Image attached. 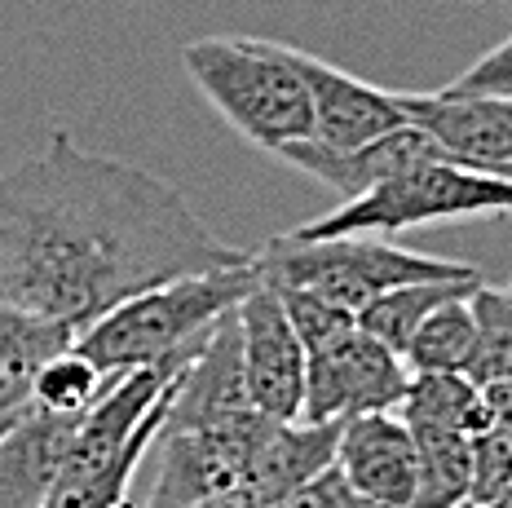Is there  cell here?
<instances>
[{"instance_id":"f1b7e54d","label":"cell","mask_w":512,"mask_h":508,"mask_svg":"<svg viewBox=\"0 0 512 508\" xmlns=\"http://www.w3.org/2000/svg\"><path fill=\"white\" fill-rule=\"evenodd\" d=\"M460 508H482V504H473V500H468V504H460Z\"/></svg>"},{"instance_id":"5b68a950","label":"cell","mask_w":512,"mask_h":508,"mask_svg":"<svg viewBox=\"0 0 512 508\" xmlns=\"http://www.w3.org/2000/svg\"><path fill=\"white\" fill-rule=\"evenodd\" d=\"M265 283H287V288H309L323 301L340 305L358 319L367 301L380 292L402 288V283H442V279H477V266L433 252L398 248L384 235H336V239H296L274 235L256 252Z\"/></svg>"},{"instance_id":"ba28073f","label":"cell","mask_w":512,"mask_h":508,"mask_svg":"<svg viewBox=\"0 0 512 508\" xmlns=\"http://www.w3.org/2000/svg\"><path fill=\"white\" fill-rule=\"evenodd\" d=\"M407 363L354 323L340 341L305 354V425H345L371 411H398L407 394Z\"/></svg>"},{"instance_id":"484cf974","label":"cell","mask_w":512,"mask_h":508,"mask_svg":"<svg viewBox=\"0 0 512 508\" xmlns=\"http://www.w3.org/2000/svg\"><path fill=\"white\" fill-rule=\"evenodd\" d=\"M446 89L460 93H490V98H512V31L495 49H486L473 67H464Z\"/></svg>"},{"instance_id":"603a6c76","label":"cell","mask_w":512,"mask_h":508,"mask_svg":"<svg viewBox=\"0 0 512 508\" xmlns=\"http://www.w3.org/2000/svg\"><path fill=\"white\" fill-rule=\"evenodd\" d=\"M270 288L279 292V301H283L287 319H292V327H296V336H301L305 354H314V349L340 341V336H345L349 327L358 323L349 310H340V305L323 301V296L309 292V288H287V283H270Z\"/></svg>"},{"instance_id":"52a82bcc","label":"cell","mask_w":512,"mask_h":508,"mask_svg":"<svg viewBox=\"0 0 512 508\" xmlns=\"http://www.w3.org/2000/svg\"><path fill=\"white\" fill-rule=\"evenodd\" d=\"M270 416L239 411L190 429H159L151 500L137 508H252V455L261 447Z\"/></svg>"},{"instance_id":"f546056e","label":"cell","mask_w":512,"mask_h":508,"mask_svg":"<svg viewBox=\"0 0 512 508\" xmlns=\"http://www.w3.org/2000/svg\"><path fill=\"white\" fill-rule=\"evenodd\" d=\"M504 296H508V301H512V283H508V288H504Z\"/></svg>"},{"instance_id":"9a60e30c","label":"cell","mask_w":512,"mask_h":508,"mask_svg":"<svg viewBox=\"0 0 512 508\" xmlns=\"http://www.w3.org/2000/svg\"><path fill=\"white\" fill-rule=\"evenodd\" d=\"M340 425H305V420H270L261 447L252 455L248 504L274 508L292 491H301L309 478L336 464Z\"/></svg>"},{"instance_id":"7402d4cb","label":"cell","mask_w":512,"mask_h":508,"mask_svg":"<svg viewBox=\"0 0 512 508\" xmlns=\"http://www.w3.org/2000/svg\"><path fill=\"white\" fill-rule=\"evenodd\" d=\"M468 310H473V332H477L468 380L490 385V380L512 376V301L504 296V288L477 283L473 296H468Z\"/></svg>"},{"instance_id":"4dcf8cb0","label":"cell","mask_w":512,"mask_h":508,"mask_svg":"<svg viewBox=\"0 0 512 508\" xmlns=\"http://www.w3.org/2000/svg\"><path fill=\"white\" fill-rule=\"evenodd\" d=\"M508 9H512V0H508Z\"/></svg>"},{"instance_id":"277c9868","label":"cell","mask_w":512,"mask_h":508,"mask_svg":"<svg viewBox=\"0 0 512 508\" xmlns=\"http://www.w3.org/2000/svg\"><path fill=\"white\" fill-rule=\"evenodd\" d=\"M181 67L243 142L274 155L309 137V84L296 49L261 36H204L181 49Z\"/></svg>"},{"instance_id":"d4e9b609","label":"cell","mask_w":512,"mask_h":508,"mask_svg":"<svg viewBox=\"0 0 512 508\" xmlns=\"http://www.w3.org/2000/svg\"><path fill=\"white\" fill-rule=\"evenodd\" d=\"M274 508H384V504H376L371 495H362L358 486L332 464V469H323L318 478H309L301 491H292Z\"/></svg>"},{"instance_id":"3957f363","label":"cell","mask_w":512,"mask_h":508,"mask_svg":"<svg viewBox=\"0 0 512 508\" xmlns=\"http://www.w3.org/2000/svg\"><path fill=\"white\" fill-rule=\"evenodd\" d=\"M177 380L181 372L173 367L115 376L106 394L80 416L71 451L40 508H133L128 486L164 429Z\"/></svg>"},{"instance_id":"d6986e66","label":"cell","mask_w":512,"mask_h":508,"mask_svg":"<svg viewBox=\"0 0 512 508\" xmlns=\"http://www.w3.org/2000/svg\"><path fill=\"white\" fill-rule=\"evenodd\" d=\"M468 296L437 305L429 319L415 327V336L407 341V354H402V363H407L411 376H468L473 349H477Z\"/></svg>"},{"instance_id":"6da1fadb","label":"cell","mask_w":512,"mask_h":508,"mask_svg":"<svg viewBox=\"0 0 512 508\" xmlns=\"http://www.w3.org/2000/svg\"><path fill=\"white\" fill-rule=\"evenodd\" d=\"M252 257L212 235L164 177L84 151L62 129L36 160L0 173V305L71 336L128 296Z\"/></svg>"},{"instance_id":"cb8c5ba5","label":"cell","mask_w":512,"mask_h":508,"mask_svg":"<svg viewBox=\"0 0 512 508\" xmlns=\"http://www.w3.org/2000/svg\"><path fill=\"white\" fill-rule=\"evenodd\" d=\"M468 455H473V464H468V500L495 508L499 495L512 482V429H499V425L482 429Z\"/></svg>"},{"instance_id":"4fadbf2b","label":"cell","mask_w":512,"mask_h":508,"mask_svg":"<svg viewBox=\"0 0 512 508\" xmlns=\"http://www.w3.org/2000/svg\"><path fill=\"white\" fill-rule=\"evenodd\" d=\"M274 155H279L283 164H292L296 173L323 182L332 195H340V204H349V199L376 190L384 177H393L398 168H407L415 160H429V155H442V151H437L415 124H402V129L384 133L367 146H354V151H323V146H314L301 137V142L279 146Z\"/></svg>"},{"instance_id":"ffe728a7","label":"cell","mask_w":512,"mask_h":508,"mask_svg":"<svg viewBox=\"0 0 512 508\" xmlns=\"http://www.w3.org/2000/svg\"><path fill=\"white\" fill-rule=\"evenodd\" d=\"M415 438V500L411 508H460L468 504V464L473 438L446 429H411Z\"/></svg>"},{"instance_id":"2e32d148","label":"cell","mask_w":512,"mask_h":508,"mask_svg":"<svg viewBox=\"0 0 512 508\" xmlns=\"http://www.w3.org/2000/svg\"><path fill=\"white\" fill-rule=\"evenodd\" d=\"M67 345H76V336L62 332L58 323L0 305V433L27 411L36 372Z\"/></svg>"},{"instance_id":"4316f807","label":"cell","mask_w":512,"mask_h":508,"mask_svg":"<svg viewBox=\"0 0 512 508\" xmlns=\"http://www.w3.org/2000/svg\"><path fill=\"white\" fill-rule=\"evenodd\" d=\"M482 398H486V411H490V425L512 429V376L482 385Z\"/></svg>"},{"instance_id":"30bf717a","label":"cell","mask_w":512,"mask_h":508,"mask_svg":"<svg viewBox=\"0 0 512 508\" xmlns=\"http://www.w3.org/2000/svg\"><path fill=\"white\" fill-rule=\"evenodd\" d=\"M402 115L442 151V160L477 173L512 177V98L490 93H398Z\"/></svg>"},{"instance_id":"e0dca14e","label":"cell","mask_w":512,"mask_h":508,"mask_svg":"<svg viewBox=\"0 0 512 508\" xmlns=\"http://www.w3.org/2000/svg\"><path fill=\"white\" fill-rule=\"evenodd\" d=\"M398 416L407 420V429H446L464 438L490 429L482 385H473L468 376H411Z\"/></svg>"},{"instance_id":"ac0fdd59","label":"cell","mask_w":512,"mask_h":508,"mask_svg":"<svg viewBox=\"0 0 512 508\" xmlns=\"http://www.w3.org/2000/svg\"><path fill=\"white\" fill-rule=\"evenodd\" d=\"M477 283H482V274L477 279H442V283H402V288H389L376 301L362 305L358 327L376 336L380 345H389L393 354H407V341L415 336V327L429 319L437 305L468 296Z\"/></svg>"},{"instance_id":"7c38bea8","label":"cell","mask_w":512,"mask_h":508,"mask_svg":"<svg viewBox=\"0 0 512 508\" xmlns=\"http://www.w3.org/2000/svg\"><path fill=\"white\" fill-rule=\"evenodd\" d=\"M336 469L384 508L415 500V438L398 411H371L340 425Z\"/></svg>"},{"instance_id":"9c48e42d","label":"cell","mask_w":512,"mask_h":508,"mask_svg":"<svg viewBox=\"0 0 512 508\" xmlns=\"http://www.w3.org/2000/svg\"><path fill=\"white\" fill-rule=\"evenodd\" d=\"M239 341H243V385L252 411L270 420H301L305 398V345L287 319L279 292L261 279L239 301Z\"/></svg>"},{"instance_id":"8992f818","label":"cell","mask_w":512,"mask_h":508,"mask_svg":"<svg viewBox=\"0 0 512 508\" xmlns=\"http://www.w3.org/2000/svg\"><path fill=\"white\" fill-rule=\"evenodd\" d=\"M512 213V177L477 173L442 155L415 160L384 177L376 190L332 208L327 217L287 230L296 239H336V235H402V230L437 226L464 217H504Z\"/></svg>"},{"instance_id":"5bb4252c","label":"cell","mask_w":512,"mask_h":508,"mask_svg":"<svg viewBox=\"0 0 512 508\" xmlns=\"http://www.w3.org/2000/svg\"><path fill=\"white\" fill-rule=\"evenodd\" d=\"M80 416H58L27 402V411L0 433V508H40L58 478Z\"/></svg>"},{"instance_id":"44dd1931","label":"cell","mask_w":512,"mask_h":508,"mask_svg":"<svg viewBox=\"0 0 512 508\" xmlns=\"http://www.w3.org/2000/svg\"><path fill=\"white\" fill-rule=\"evenodd\" d=\"M111 380L115 376L98 372L76 345H67L40 367L36 380H31V407L58 411V416H84V411L106 394Z\"/></svg>"},{"instance_id":"7a4b0ae2","label":"cell","mask_w":512,"mask_h":508,"mask_svg":"<svg viewBox=\"0 0 512 508\" xmlns=\"http://www.w3.org/2000/svg\"><path fill=\"white\" fill-rule=\"evenodd\" d=\"M261 288L256 257L248 266L186 274L159 288L128 296L111 314L76 336V349L106 376H128L142 367H177L186 372L195 354L208 345L217 323L239 310V301Z\"/></svg>"},{"instance_id":"83f0119b","label":"cell","mask_w":512,"mask_h":508,"mask_svg":"<svg viewBox=\"0 0 512 508\" xmlns=\"http://www.w3.org/2000/svg\"><path fill=\"white\" fill-rule=\"evenodd\" d=\"M495 508H512V482H508V491L499 495V504H495Z\"/></svg>"},{"instance_id":"8fae6325","label":"cell","mask_w":512,"mask_h":508,"mask_svg":"<svg viewBox=\"0 0 512 508\" xmlns=\"http://www.w3.org/2000/svg\"><path fill=\"white\" fill-rule=\"evenodd\" d=\"M296 62H301V76L309 84L305 142L323 146V151H354V146H367L407 124L398 93L376 89V84L349 76L332 62L305 54V49H296Z\"/></svg>"}]
</instances>
